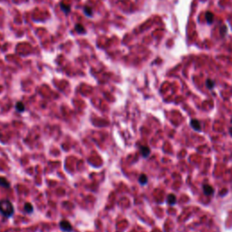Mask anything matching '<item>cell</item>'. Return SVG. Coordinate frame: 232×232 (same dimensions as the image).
<instances>
[{
	"instance_id": "6da1fadb",
	"label": "cell",
	"mask_w": 232,
	"mask_h": 232,
	"mask_svg": "<svg viewBox=\"0 0 232 232\" xmlns=\"http://www.w3.org/2000/svg\"><path fill=\"white\" fill-rule=\"evenodd\" d=\"M0 212L6 218H11L15 213V209L12 202L8 200H0Z\"/></svg>"
},
{
	"instance_id": "7a4b0ae2",
	"label": "cell",
	"mask_w": 232,
	"mask_h": 232,
	"mask_svg": "<svg viewBox=\"0 0 232 232\" xmlns=\"http://www.w3.org/2000/svg\"><path fill=\"white\" fill-rule=\"evenodd\" d=\"M59 227H60L61 230H63L65 232H71L73 230L72 224L67 221H62L59 223Z\"/></svg>"
},
{
	"instance_id": "3957f363",
	"label": "cell",
	"mask_w": 232,
	"mask_h": 232,
	"mask_svg": "<svg viewBox=\"0 0 232 232\" xmlns=\"http://www.w3.org/2000/svg\"><path fill=\"white\" fill-rule=\"evenodd\" d=\"M140 152H141V154L142 155V157H144V158H147L151 153V150L148 146H141Z\"/></svg>"
},
{
	"instance_id": "277c9868",
	"label": "cell",
	"mask_w": 232,
	"mask_h": 232,
	"mask_svg": "<svg viewBox=\"0 0 232 232\" xmlns=\"http://www.w3.org/2000/svg\"><path fill=\"white\" fill-rule=\"evenodd\" d=\"M203 192L205 195H207V196H210V195H213L214 193V189L210 185L206 184L203 186Z\"/></svg>"
},
{
	"instance_id": "5b68a950",
	"label": "cell",
	"mask_w": 232,
	"mask_h": 232,
	"mask_svg": "<svg viewBox=\"0 0 232 232\" xmlns=\"http://www.w3.org/2000/svg\"><path fill=\"white\" fill-rule=\"evenodd\" d=\"M190 125H191V127H192L195 131H200L201 130V124H200V123L198 120H195V119L191 120Z\"/></svg>"
},
{
	"instance_id": "8992f818",
	"label": "cell",
	"mask_w": 232,
	"mask_h": 232,
	"mask_svg": "<svg viewBox=\"0 0 232 232\" xmlns=\"http://www.w3.org/2000/svg\"><path fill=\"white\" fill-rule=\"evenodd\" d=\"M205 18H206L208 24H212L213 21H214V15H213V13H211V12H210V11L206 12Z\"/></svg>"
},
{
	"instance_id": "52a82bcc",
	"label": "cell",
	"mask_w": 232,
	"mask_h": 232,
	"mask_svg": "<svg viewBox=\"0 0 232 232\" xmlns=\"http://www.w3.org/2000/svg\"><path fill=\"white\" fill-rule=\"evenodd\" d=\"M0 186L6 188V189H9L10 188V182L5 177H0Z\"/></svg>"
},
{
	"instance_id": "ba28073f",
	"label": "cell",
	"mask_w": 232,
	"mask_h": 232,
	"mask_svg": "<svg viewBox=\"0 0 232 232\" xmlns=\"http://www.w3.org/2000/svg\"><path fill=\"white\" fill-rule=\"evenodd\" d=\"M25 109H26V107L22 102H17L16 103V110L18 113H23L24 111H25Z\"/></svg>"
},
{
	"instance_id": "9c48e42d",
	"label": "cell",
	"mask_w": 232,
	"mask_h": 232,
	"mask_svg": "<svg viewBox=\"0 0 232 232\" xmlns=\"http://www.w3.org/2000/svg\"><path fill=\"white\" fill-rule=\"evenodd\" d=\"M167 201H168V203L170 204V205H173V204H175L176 203V196L175 195H173V194H170V195H168V198H167Z\"/></svg>"
},
{
	"instance_id": "30bf717a",
	"label": "cell",
	"mask_w": 232,
	"mask_h": 232,
	"mask_svg": "<svg viewBox=\"0 0 232 232\" xmlns=\"http://www.w3.org/2000/svg\"><path fill=\"white\" fill-rule=\"evenodd\" d=\"M24 209H25V211H26L27 213H28V214H31V213L34 211L33 205H32L31 203H29V202H27V203L25 204V208H24Z\"/></svg>"
},
{
	"instance_id": "8fae6325",
	"label": "cell",
	"mask_w": 232,
	"mask_h": 232,
	"mask_svg": "<svg viewBox=\"0 0 232 232\" xmlns=\"http://www.w3.org/2000/svg\"><path fill=\"white\" fill-rule=\"evenodd\" d=\"M139 182H140V184H141V185H145L146 183L148 182L147 176H146L145 174H141L140 177H139Z\"/></svg>"
},
{
	"instance_id": "7c38bea8",
	"label": "cell",
	"mask_w": 232,
	"mask_h": 232,
	"mask_svg": "<svg viewBox=\"0 0 232 232\" xmlns=\"http://www.w3.org/2000/svg\"><path fill=\"white\" fill-rule=\"evenodd\" d=\"M60 6H61V9H62L65 14H67V13H69L70 12V10H71V8H70V6H68V5H65V3H61L60 4Z\"/></svg>"
},
{
	"instance_id": "4fadbf2b",
	"label": "cell",
	"mask_w": 232,
	"mask_h": 232,
	"mask_svg": "<svg viewBox=\"0 0 232 232\" xmlns=\"http://www.w3.org/2000/svg\"><path fill=\"white\" fill-rule=\"evenodd\" d=\"M206 86L209 88V89H213V87L215 86V82L213 80H210V79H208L206 81Z\"/></svg>"
},
{
	"instance_id": "5bb4252c",
	"label": "cell",
	"mask_w": 232,
	"mask_h": 232,
	"mask_svg": "<svg viewBox=\"0 0 232 232\" xmlns=\"http://www.w3.org/2000/svg\"><path fill=\"white\" fill-rule=\"evenodd\" d=\"M75 31H76L77 33H79V34H83V33H85L84 27H83L82 25H79V24L75 26Z\"/></svg>"
},
{
	"instance_id": "9a60e30c",
	"label": "cell",
	"mask_w": 232,
	"mask_h": 232,
	"mask_svg": "<svg viewBox=\"0 0 232 232\" xmlns=\"http://www.w3.org/2000/svg\"><path fill=\"white\" fill-rule=\"evenodd\" d=\"M83 12H84V14L86 15L87 17H92V16H93V9H92L91 7H89V6L85 7L84 10H83Z\"/></svg>"
},
{
	"instance_id": "2e32d148",
	"label": "cell",
	"mask_w": 232,
	"mask_h": 232,
	"mask_svg": "<svg viewBox=\"0 0 232 232\" xmlns=\"http://www.w3.org/2000/svg\"><path fill=\"white\" fill-rule=\"evenodd\" d=\"M230 133L232 134V129H230Z\"/></svg>"
}]
</instances>
